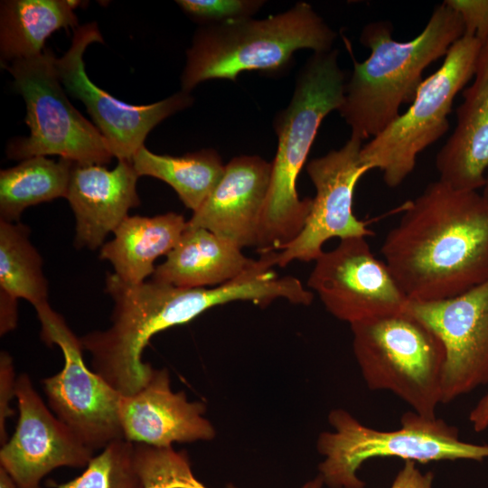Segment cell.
<instances>
[{"mask_svg": "<svg viewBox=\"0 0 488 488\" xmlns=\"http://www.w3.org/2000/svg\"><path fill=\"white\" fill-rule=\"evenodd\" d=\"M380 252L410 301L463 294L488 281V202L433 182L407 205Z\"/></svg>", "mask_w": 488, "mask_h": 488, "instance_id": "6da1fadb", "label": "cell"}, {"mask_svg": "<svg viewBox=\"0 0 488 488\" xmlns=\"http://www.w3.org/2000/svg\"><path fill=\"white\" fill-rule=\"evenodd\" d=\"M105 290L114 303L111 325L80 338L91 354L92 370L123 396L141 389L154 367L142 354L151 337L170 327L187 324L206 310L233 301L265 306L275 286L269 274L252 266L218 286L182 288L151 280L124 282L114 273L106 277Z\"/></svg>", "mask_w": 488, "mask_h": 488, "instance_id": "7a4b0ae2", "label": "cell"}, {"mask_svg": "<svg viewBox=\"0 0 488 488\" xmlns=\"http://www.w3.org/2000/svg\"><path fill=\"white\" fill-rule=\"evenodd\" d=\"M392 32L387 20L372 22L362 29L360 41L371 54L362 62L353 61L338 109L352 136L362 141L381 133L400 115L401 105L413 101L425 69L446 56L464 35L465 27L459 14L443 2L415 38L396 41Z\"/></svg>", "mask_w": 488, "mask_h": 488, "instance_id": "3957f363", "label": "cell"}, {"mask_svg": "<svg viewBox=\"0 0 488 488\" xmlns=\"http://www.w3.org/2000/svg\"><path fill=\"white\" fill-rule=\"evenodd\" d=\"M345 84L338 51L314 52L297 77L289 105L275 119L277 149L256 247L261 253L282 250L305 224L313 199L299 198L296 180L321 122L341 107Z\"/></svg>", "mask_w": 488, "mask_h": 488, "instance_id": "277c9868", "label": "cell"}, {"mask_svg": "<svg viewBox=\"0 0 488 488\" xmlns=\"http://www.w3.org/2000/svg\"><path fill=\"white\" fill-rule=\"evenodd\" d=\"M335 38L336 33L305 2L261 20L207 24L196 32L187 50L182 91L190 93L211 79L234 81L242 71L277 73L296 50L329 52Z\"/></svg>", "mask_w": 488, "mask_h": 488, "instance_id": "5b68a950", "label": "cell"}, {"mask_svg": "<svg viewBox=\"0 0 488 488\" xmlns=\"http://www.w3.org/2000/svg\"><path fill=\"white\" fill-rule=\"evenodd\" d=\"M328 421L333 430L319 435L316 448L324 456L318 474L329 488H364L357 472L372 458L399 457L416 464L488 458V445L465 442L455 426L415 411L404 413L400 427L389 431L370 427L343 408L331 410Z\"/></svg>", "mask_w": 488, "mask_h": 488, "instance_id": "8992f818", "label": "cell"}, {"mask_svg": "<svg viewBox=\"0 0 488 488\" xmlns=\"http://www.w3.org/2000/svg\"><path fill=\"white\" fill-rule=\"evenodd\" d=\"M350 325L367 387L391 391L416 413L436 418L446 358L438 337L408 310Z\"/></svg>", "mask_w": 488, "mask_h": 488, "instance_id": "52a82bcc", "label": "cell"}, {"mask_svg": "<svg viewBox=\"0 0 488 488\" xmlns=\"http://www.w3.org/2000/svg\"><path fill=\"white\" fill-rule=\"evenodd\" d=\"M482 46L474 37L458 39L437 70L422 81L408 110L362 145L361 164L380 170L389 187L401 184L418 155L448 130L453 101L474 78Z\"/></svg>", "mask_w": 488, "mask_h": 488, "instance_id": "ba28073f", "label": "cell"}, {"mask_svg": "<svg viewBox=\"0 0 488 488\" xmlns=\"http://www.w3.org/2000/svg\"><path fill=\"white\" fill-rule=\"evenodd\" d=\"M53 53H42L3 63L13 76V87L26 106L30 136L9 142V158L60 155L76 164H108L113 156L98 127L70 102L54 65Z\"/></svg>", "mask_w": 488, "mask_h": 488, "instance_id": "9c48e42d", "label": "cell"}, {"mask_svg": "<svg viewBox=\"0 0 488 488\" xmlns=\"http://www.w3.org/2000/svg\"><path fill=\"white\" fill-rule=\"evenodd\" d=\"M41 338L63 352L62 370L42 380L49 406L77 437L93 452L124 438L119 418L122 396L85 363L80 338L49 304L35 308Z\"/></svg>", "mask_w": 488, "mask_h": 488, "instance_id": "30bf717a", "label": "cell"}, {"mask_svg": "<svg viewBox=\"0 0 488 488\" xmlns=\"http://www.w3.org/2000/svg\"><path fill=\"white\" fill-rule=\"evenodd\" d=\"M314 261L307 286L337 319L352 324L407 311L410 300L365 237L341 239Z\"/></svg>", "mask_w": 488, "mask_h": 488, "instance_id": "8fae6325", "label": "cell"}, {"mask_svg": "<svg viewBox=\"0 0 488 488\" xmlns=\"http://www.w3.org/2000/svg\"><path fill=\"white\" fill-rule=\"evenodd\" d=\"M93 42H104L98 24L79 26L69 50L61 58L55 57V69L66 92L85 105L113 156L132 162L148 133L167 117L191 106L193 99L182 90L148 105H131L114 98L86 73L83 54Z\"/></svg>", "mask_w": 488, "mask_h": 488, "instance_id": "7c38bea8", "label": "cell"}, {"mask_svg": "<svg viewBox=\"0 0 488 488\" xmlns=\"http://www.w3.org/2000/svg\"><path fill=\"white\" fill-rule=\"evenodd\" d=\"M362 140L352 136L338 150L311 160L306 172L315 188V196L300 234L276 253L277 266L293 260L312 261L323 253L330 239L370 237L373 232L352 211L355 186L369 169L361 162Z\"/></svg>", "mask_w": 488, "mask_h": 488, "instance_id": "4fadbf2b", "label": "cell"}, {"mask_svg": "<svg viewBox=\"0 0 488 488\" xmlns=\"http://www.w3.org/2000/svg\"><path fill=\"white\" fill-rule=\"evenodd\" d=\"M407 310L443 344L441 404L488 383V281L453 297L410 301Z\"/></svg>", "mask_w": 488, "mask_h": 488, "instance_id": "5bb4252c", "label": "cell"}, {"mask_svg": "<svg viewBox=\"0 0 488 488\" xmlns=\"http://www.w3.org/2000/svg\"><path fill=\"white\" fill-rule=\"evenodd\" d=\"M16 428L0 449V466L19 488H42L43 477L61 467H83L93 456L77 436L46 407L25 373L16 378Z\"/></svg>", "mask_w": 488, "mask_h": 488, "instance_id": "9a60e30c", "label": "cell"}, {"mask_svg": "<svg viewBox=\"0 0 488 488\" xmlns=\"http://www.w3.org/2000/svg\"><path fill=\"white\" fill-rule=\"evenodd\" d=\"M205 411L203 402L189 401L183 391H173L167 369L154 368L141 389L122 396L119 418L125 439L167 447L212 440L216 430L204 417Z\"/></svg>", "mask_w": 488, "mask_h": 488, "instance_id": "2e32d148", "label": "cell"}, {"mask_svg": "<svg viewBox=\"0 0 488 488\" xmlns=\"http://www.w3.org/2000/svg\"><path fill=\"white\" fill-rule=\"evenodd\" d=\"M272 164L258 155H240L224 173L188 225L205 229L240 249L257 247Z\"/></svg>", "mask_w": 488, "mask_h": 488, "instance_id": "e0dca14e", "label": "cell"}, {"mask_svg": "<svg viewBox=\"0 0 488 488\" xmlns=\"http://www.w3.org/2000/svg\"><path fill=\"white\" fill-rule=\"evenodd\" d=\"M138 177L130 161L119 160L112 170L73 164L66 199L75 216V246L92 250L102 247L129 210L140 204Z\"/></svg>", "mask_w": 488, "mask_h": 488, "instance_id": "ac0fdd59", "label": "cell"}, {"mask_svg": "<svg viewBox=\"0 0 488 488\" xmlns=\"http://www.w3.org/2000/svg\"><path fill=\"white\" fill-rule=\"evenodd\" d=\"M474 78L456 108V127L436 157L439 180L462 191L483 188L488 171V40Z\"/></svg>", "mask_w": 488, "mask_h": 488, "instance_id": "d6986e66", "label": "cell"}, {"mask_svg": "<svg viewBox=\"0 0 488 488\" xmlns=\"http://www.w3.org/2000/svg\"><path fill=\"white\" fill-rule=\"evenodd\" d=\"M254 261L230 240L188 225L165 261L155 267L152 280L182 288L211 287L236 278Z\"/></svg>", "mask_w": 488, "mask_h": 488, "instance_id": "ffe728a7", "label": "cell"}, {"mask_svg": "<svg viewBox=\"0 0 488 488\" xmlns=\"http://www.w3.org/2000/svg\"><path fill=\"white\" fill-rule=\"evenodd\" d=\"M188 227L182 214L127 216L104 243L99 257L108 260L124 282L140 284L154 274L155 259L167 255Z\"/></svg>", "mask_w": 488, "mask_h": 488, "instance_id": "44dd1931", "label": "cell"}, {"mask_svg": "<svg viewBox=\"0 0 488 488\" xmlns=\"http://www.w3.org/2000/svg\"><path fill=\"white\" fill-rule=\"evenodd\" d=\"M76 0H5L0 4L1 62L35 57L60 29L79 27Z\"/></svg>", "mask_w": 488, "mask_h": 488, "instance_id": "7402d4cb", "label": "cell"}, {"mask_svg": "<svg viewBox=\"0 0 488 488\" xmlns=\"http://www.w3.org/2000/svg\"><path fill=\"white\" fill-rule=\"evenodd\" d=\"M132 164L139 176H152L169 184L192 212L215 188L225 168L212 149L173 156L154 154L145 145L135 154Z\"/></svg>", "mask_w": 488, "mask_h": 488, "instance_id": "603a6c76", "label": "cell"}, {"mask_svg": "<svg viewBox=\"0 0 488 488\" xmlns=\"http://www.w3.org/2000/svg\"><path fill=\"white\" fill-rule=\"evenodd\" d=\"M73 162L34 156L0 172V221L17 222L30 206L67 195Z\"/></svg>", "mask_w": 488, "mask_h": 488, "instance_id": "cb8c5ba5", "label": "cell"}, {"mask_svg": "<svg viewBox=\"0 0 488 488\" xmlns=\"http://www.w3.org/2000/svg\"><path fill=\"white\" fill-rule=\"evenodd\" d=\"M29 235L25 225L0 221V289L37 308L49 304V286L42 259Z\"/></svg>", "mask_w": 488, "mask_h": 488, "instance_id": "d4e9b609", "label": "cell"}, {"mask_svg": "<svg viewBox=\"0 0 488 488\" xmlns=\"http://www.w3.org/2000/svg\"><path fill=\"white\" fill-rule=\"evenodd\" d=\"M55 488H142L134 462V443L118 438L92 456L83 473Z\"/></svg>", "mask_w": 488, "mask_h": 488, "instance_id": "484cf974", "label": "cell"}, {"mask_svg": "<svg viewBox=\"0 0 488 488\" xmlns=\"http://www.w3.org/2000/svg\"><path fill=\"white\" fill-rule=\"evenodd\" d=\"M134 462L142 488H208L194 476L187 453L173 446L134 443Z\"/></svg>", "mask_w": 488, "mask_h": 488, "instance_id": "4316f807", "label": "cell"}, {"mask_svg": "<svg viewBox=\"0 0 488 488\" xmlns=\"http://www.w3.org/2000/svg\"><path fill=\"white\" fill-rule=\"evenodd\" d=\"M177 5L193 19L221 23L229 21L250 18L263 5L257 0H179Z\"/></svg>", "mask_w": 488, "mask_h": 488, "instance_id": "83f0119b", "label": "cell"}, {"mask_svg": "<svg viewBox=\"0 0 488 488\" xmlns=\"http://www.w3.org/2000/svg\"><path fill=\"white\" fill-rule=\"evenodd\" d=\"M461 17L464 35L474 37L482 43L488 40V0H446Z\"/></svg>", "mask_w": 488, "mask_h": 488, "instance_id": "f1b7e54d", "label": "cell"}, {"mask_svg": "<svg viewBox=\"0 0 488 488\" xmlns=\"http://www.w3.org/2000/svg\"><path fill=\"white\" fill-rule=\"evenodd\" d=\"M16 379L11 355L2 351L0 353V442L8 440L6 420L14 414L11 401L15 397Z\"/></svg>", "mask_w": 488, "mask_h": 488, "instance_id": "f546056e", "label": "cell"}, {"mask_svg": "<svg viewBox=\"0 0 488 488\" xmlns=\"http://www.w3.org/2000/svg\"><path fill=\"white\" fill-rule=\"evenodd\" d=\"M434 474L422 473L415 462L404 461L401 469L397 473L390 488H434Z\"/></svg>", "mask_w": 488, "mask_h": 488, "instance_id": "4dcf8cb0", "label": "cell"}, {"mask_svg": "<svg viewBox=\"0 0 488 488\" xmlns=\"http://www.w3.org/2000/svg\"><path fill=\"white\" fill-rule=\"evenodd\" d=\"M17 299L1 291L0 294V333L14 329L17 324Z\"/></svg>", "mask_w": 488, "mask_h": 488, "instance_id": "1f68e13d", "label": "cell"}, {"mask_svg": "<svg viewBox=\"0 0 488 488\" xmlns=\"http://www.w3.org/2000/svg\"><path fill=\"white\" fill-rule=\"evenodd\" d=\"M469 420L476 432H481L488 427V392L472 409Z\"/></svg>", "mask_w": 488, "mask_h": 488, "instance_id": "d6a6232c", "label": "cell"}, {"mask_svg": "<svg viewBox=\"0 0 488 488\" xmlns=\"http://www.w3.org/2000/svg\"><path fill=\"white\" fill-rule=\"evenodd\" d=\"M0 488H19L13 477L0 466Z\"/></svg>", "mask_w": 488, "mask_h": 488, "instance_id": "836d02e7", "label": "cell"}, {"mask_svg": "<svg viewBox=\"0 0 488 488\" xmlns=\"http://www.w3.org/2000/svg\"><path fill=\"white\" fill-rule=\"evenodd\" d=\"M324 486L323 479L318 474L314 479L306 482L301 488H324Z\"/></svg>", "mask_w": 488, "mask_h": 488, "instance_id": "e575fe53", "label": "cell"}, {"mask_svg": "<svg viewBox=\"0 0 488 488\" xmlns=\"http://www.w3.org/2000/svg\"><path fill=\"white\" fill-rule=\"evenodd\" d=\"M482 195L488 202V171H487L486 175H485V182H484V184L483 186Z\"/></svg>", "mask_w": 488, "mask_h": 488, "instance_id": "d590c367", "label": "cell"}]
</instances>
